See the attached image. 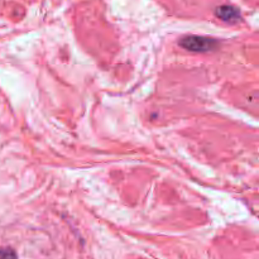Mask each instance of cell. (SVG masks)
Listing matches in <instances>:
<instances>
[{
  "label": "cell",
  "instance_id": "cell-1",
  "mask_svg": "<svg viewBox=\"0 0 259 259\" xmlns=\"http://www.w3.org/2000/svg\"><path fill=\"white\" fill-rule=\"evenodd\" d=\"M218 41H215L214 38L199 37V35H189L180 41L181 47L191 52H208L218 47Z\"/></svg>",
  "mask_w": 259,
  "mask_h": 259
},
{
  "label": "cell",
  "instance_id": "cell-3",
  "mask_svg": "<svg viewBox=\"0 0 259 259\" xmlns=\"http://www.w3.org/2000/svg\"><path fill=\"white\" fill-rule=\"evenodd\" d=\"M0 259H17V254L10 248L0 249Z\"/></svg>",
  "mask_w": 259,
  "mask_h": 259
},
{
  "label": "cell",
  "instance_id": "cell-2",
  "mask_svg": "<svg viewBox=\"0 0 259 259\" xmlns=\"http://www.w3.org/2000/svg\"><path fill=\"white\" fill-rule=\"evenodd\" d=\"M216 16L227 23H237L240 19V12L235 8V6L231 5H223L216 8L215 10Z\"/></svg>",
  "mask_w": 259,
  "mask_h": 259
}]
</instances>
